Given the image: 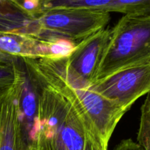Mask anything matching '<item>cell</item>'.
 Instances as JSON below:
<instances>
[{"instance_id": "4", "label": "cell", "mask_w": 150, "mask_h": 150, "mask_svg": "<svg viewBox=\"0 0 150 150\" xmlns=\"http://www.w3.org/2000/svg\"><path fill=\"white\" fill-rule=\"evenodd\" d=\"M89 89L129 111L139 98L150 92V64L117 71L94 81Z\"/></svg>"}, {"instance_id": "6", "label": "cell", "mask_w": 150, "mask_h": 150, "mask_svg": "<svg viewBox=\"0 0 150 150\" xmlns=\"http://www.w3.org/2000/svg\"><path fill=\"white\" fill-rule=\"evenodd\" d=\"M71 88L101 139L108 145L113 132L127 111L117 103L92 91L89 86L80 84Z\"/></svg>"}, {"instance_id": "14", "label": "cell", "mask_w": 150, "mask_h": 150, "mask_svg": "<svg viewBox=\"0 0 150 150\" xmlns=\"http://www.w3.org/2000/svg\"><path fill=\"white\" fill-rule=\"evenodd\" d=\"M16 58V57H13L10 56L8 54H4V53L0 51V62H10L14 60Z\"/></svg>"}, {"instance_id": "2", "label": "cell", "mask_w": 150, "mask_h": 150, "mask_svg": "<svg viewBox=\"0 0 150 150\" xmlns=\"http://www.w3.org/2000/svg\"><path fill=\"white\" fill-rule=\"evenodd\" d=\"M150 64V15H124L110 29L94 81L117 71Z\"/></svg>"}, {"instance_id": "9", "label": "cell", "mask_w": 150, "mask_h": 150, "mask_svg": "<svg viewBox=\"0 0 150 150\" xmlns=\"http://www.w3.org/2000/svg\"><path fill=\"white\" fill-rule=\"evenodd\" d=\"M23 67L24 78L19 99L20 114L23 128L34 146L38 119V88L32 73L24 64Z\"/></svg>"}, {"instance_id": "16", "label": "cell", "mask_w": 150, "mask_h": 150, "mask_svg": "<svg viewBox=\"0 0 150 150\" xmlns=\"http://www.w3.org/2000/svg\"><path fill=\"white\" fill-rule=\"evenodd\" d=\"M140 147H141V146H140ZM141 150H144V149L143 148H142V147H141ZM147 150H150V146H149V149H148Z\"/></svg>"}, {"instance_id": "10", "label": "cell", "mask_w": 150, "mask_h": 150, "mask_svg": "<svg viewBox=\"0 0 150 150\" xmlns=\"http://www.w3.org/2000/svg\"><path fill=\"white\" fill-rule=\"evenodd\" d=\"M37 19L10 0H0V33H21L36 36Z\"/></svg>"}, {"instance_id": "11", "label": "cell", "mask_w": 150, "mask_h": 150, "mask_svg": "<svg viewBox=\"0 0 150 150\" xmlns=\"http://www.w3.org/2000/svg\"><path fill=\"white\" fill-rule=\"evenodd\" d=\"M114 0H40V12L55 9L95 10L109 13Z\"/></svg>"}, {"instance_id": "3", "label": "cell", "mask_w": 150, "mask_h": 150, "mask_svg": "<svg viewBox=\"0 0 150 150\" xmlns=\"http://www.w3.org/2000/svg\"><path fill=\"white\" fill-rule=\"evenodd\" d=\"M39 32L36 38L42 40L64 38L79 42L105 29L110 13L81 9H55L42 11L36 17Z\"/></svg>"}, {"instance_id": "13", "label": "cell", "mask_w": 150, "mask_h": 150, "mask_svg": "<svg viewBox=\"0 0 150 150\" xmlns=\"http://www.w3.org/2000/svg\"><path fill=\"white\" fill-rule=\"evenodd\" d=\"M113 150H141L139 144L132 139H125L117 144Z\"/></svg>"}, {"instance_id": "17", "label": "cell", "mask_w": 150, "mask_h": 150, "mask_svg": "<svg viewBox=\"0 0 150 150\" xmlns=\"http://www.w3.org/2000/svg\"><path fill=\"white\" fill-rule=\"evenodd\" d=\"M147 95H149V98H150V92H149V93H148V94H147Z\"/></svg>"}, {"instance_id": "18", "label": "cell", "mask_w": 150, "mask_h": 150, "mask_svg": "<svg viewBox=\"0 0 150 150\" xmlns=\"http://www.w3.org/2000/svg\"><path fill=\"white\" fill-rule=\"evenodd\" d=\"M34 150H35V149H34Z\"/></svg>"}, {"instance_id": "12", "label": "cell", "mask_w": 150, "mask_h": 150, "mask_svg": "<svg viewBox=\"0 0 150 150\" xmlns=\"http://www.w3.org/2000/svg\"><path fill=\"white\" fill-rule=\"evenodd\" d=\"M24 67L20 57L7 62H0V90L8 88L23 79Z\"/></svg>"}, {"instance_id": "1", "label": "cell", "mask_w": 150, "mask_h": 150, "mask_svg": "<svg viewBox=\"0 0 150 150\" xmlns=\"http://www.w3.org/2000/svg\"><path fill=\"white\" fill-rule=\"evenodd\" d=\"M65 58L21 57L38 88L35 150H108L66 80Z\"/></svg>"}, {"instance_id": "5", "label": "cell", "mask_w": 150, "mask_h": 150, "mask_svg": "<svg viewBox=\"0 0 150 150\" xmlns=\"http://www.w3.org/2000/svg\"><path fill=\"white\" fill-rule=\"evenodd\" d=\"M23 79L0 90V150H34L22 124L19 107Z\"/></svg>"}, {"instance_id": "8", "label": "cell", "mask_w": 150, "mask_h": 150, "mask_svg": "<svg viewBox=\"0 0 150 150\" xmlns=\"http://www.w3.org/2000/svg\"><path fill=\"white\" fill-rule=\"evenodd\" d=\"M0 51L16 57L51 58L50 40L21 33H0Z\"/></svg>"}, {"instance_id": "15", "label": "cell", "mask_w": 150, "mask_h": 150, "mask_svg": "<svg viewBox=\"0 0 150 150\" xmlns=\"http://www.w3.org/2000/svg\"><path fill=\"white\" fill-rule=\"evenodd\" d=\"M10 1H13V2L16 3V4H17L18 5H19V6H21V7L22 0H10Z\"/></svg>"}, {"instance_id": "7", "label": "cell", "mask_w": 150, "mask_h": 150, "mask_svg": "<svg viewBox=\"0 0 150 150\" xmlns=\"http://www.w3.org/2000/svg\"><path fill=\"white\" fill-rule=\"evenodd\" d=\"M109 33L110 29H103L77 44L71 54L65 59L67 77L81 79L91 85Z\"/></svg>"}]
</instances>
